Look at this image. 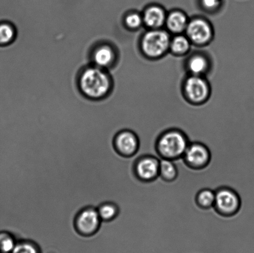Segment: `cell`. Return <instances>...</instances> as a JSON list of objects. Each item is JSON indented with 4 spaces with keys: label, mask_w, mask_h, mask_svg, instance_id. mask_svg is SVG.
Listing matches in <instances>:
<instances>
[{
    "label": "cell",
    "mask_w": 254,
    "mask_h": 253,
    "mask_svg": "<svg viewBox=\"0 0 254 253\" xmlns=\"http://www.w3.org/2000/svg\"><path fill=\"white\" fill-rule=\"evenodd\" d=\"M190 141L183 131L169 128L158 136L155 143L156 156L159 158L177 160L183 157Z\"/></svg>",
    "instance_id": "cell-1"
},
{
    "label": "cell",
    "mask_w": 254,
    "mask_h": 253,
    "mask_svg": "<svg viewBox=\"0 0 254 253\" xmlns=\"http://www.w3.org/2000/svg\"><path fill=\"white\" fill-rule=\"evenodd\" d=\"M171 39L170 33L167 30L148 29L140 41L142 53L149 59L161 58L169 52Z\"/></svg>",
    "instance_id": "cell-2"
},
{
    "label": "cell",
    "mask_w": 254,
    "mask_h": 253,
    "mask_svg": "<svg viewBox=\"0 0 254 253\" xmlns=\"http://www.w3.org/2000/svg\"><path fill=\"white\" fill-rule=\"evenodd\" d=\"M111 86L108 74L98 67L86 69L80 78V88L89 98H103L109 93Z\"/></svg>",
    "instance_id": "cell-3"
},
{
    "label": "cell",
    "mask_w": 254,
    "mask_h": 253,
    "mask_svg": "<svg viewBox=\"0 0 254 253\" xmlns=\"http://www.w3.org/2000/svg\"><path fill=\"white\" fill-rule=\"evenodd\" d=\"M183 90L187 100L195 105L205 103L211 94L210 84L204 76L189 75L184 81Z\"/></svg>",
    "instance_id": "cell-4"
},
{
    "label": "cell",
    "mask_w": 254,
    "mask_h": 253,
    "mask_svg": "<svg viewBox=\"0 0 254 253\" xmlns=\"http://www.w3.org/2000/svg\"><path fill=\"white\" fill-rule=\"evenodd\" d=\"M184 33L191 44L198 47L207 46L214 36L212 25L207 19L200 17L190 19Z\"/></svg>",
    "instance_id": "cell-5"
},
{
    "label": "cell",
    "mask_w": 254,
    "mask_h": 253,
    "mask_svg": "<svg viewBox=\"0 0 254 253\" xmlns=\"http://www.w3.org/2000/svg\"><path fill=\"white\" fill-rule=\"evenodd\" d=\"M241 199L236 191L229 187H220L215 191L213 208L223 216H231L240 209Z\"/></svg>",
    "instance_id": "cell-6"
},
{
    "label": "cell",
    "mask_w": 254,
    "mask_h": 253,
    "mask_svg": "<svg viewBox=\"0 0 254 253\" xmlns=\"http://www.w3.org/2000/svg\"><path fill=\"white\" fill-rule=\"evenodd\" d=\"M133 170L141 182H153L159 177V158L154 155H139L134 163Z\"/></svg>",
    "instance_id": "cell-7"
},
{
    "label": "cell",
    "mask_w": 254,
    "mask_h": 253,
    "mask_svg": "<svg viewBox=\"0 0 254 253\" xmlns=\"http://www.w3.org/2000/svg\"><path fill=\"white\" fill-rule=\"evenodd\" d=\"M189 167L201 170L209 164L211 153L207 146L200 142H190L183 157Z\"/></svg>",
    "instance_id": "cell-8"
},
{
    "label": "cell",
    "mask_w": 254,
    "mask_h": 253,
    "mask_svg": "<svg viewBox=\"0 0 254 253\" xmlns=\"http://www.w3.org/2000/svg\"><path fill=\"white\" fill-rule=\"evenodd\" d=\"M101 222L98 209L94 207H87L77 215L75 226L81 235L89 236L98 231Z\"/></svg>",
    "instance_id": "cell-9"
},
{
    "label": "cell",
    "mask_w": 254,
    "mask_h": 253,
    "mask_svg": "<svg viewBox=\"0 0 254 253\" xmlns=\"http://www.w3.org/2000/svg\"><path fill=\"white\" fill-rule=\"evenodd\" d=\"M114 146L121 155L130 157L138 152L139 148L138 136L133 131L124 130L117 134Z\"/></svg>",
    "instance_id": "cell-10"
},
{
    "label": "cell",
    "mask_w": 254,
    "mask_h": 253,
    "mask_svg": "<svg viewBox=\"0 0 254 253\" xmlns=\"http://www.w3.org/2000/svg\"><path fill=\"white\" fill-rule=\"evenodd\" d=\"M167 14L164 7L159 4H150L144 9L143 25L148 29H163L165 26Z\"/></svg>",
    "instance_id": "cell-11"
},
{
    "label": "cell",
    "mask_w": 254,
    "mask_h": 253,
    "mask_svg": "<svg viewBox=\"0 0 254 253\" xmlns=\"http://www.w3.org/2000/svg\"><path fill=\"white\" fill-rule=\"evenodd\" d=\"M189 20L185 12L180 9H174L167 14L165 22L167 31L174 35L184 34Z\"/></svg>",
    "instance_id": "cell-12"
},
{
    "label": "cell",
    "mask_w": 254,
    "mask_h": 253,
    "mask_svg": "<svg viewBox=\"0 0 254 253\" xmlns=\"http://www.w3.org/2000/svg\"><path fill=\"white\" fill-rule=\"evenodd\" d=\"M210 66L208 57L202 53L191 54L186 62L189 75L204 76L209 71Z\"/></svg>",
    "instance_id": "cell-13"
},
{
    "label": "cell",
    "mask_w": 254,
    "mask_h": 253,
    "mask_svg": "<svg viewBox=\"0 0 254 253\" xmlns=\"http://www.w3.org/2000/svg\"><path fill=\"white\" fill-rule=\"evenodd\" d=\"M191 46L192 44L186 34L174 35L171 37L169 52L175 56H185L190 51Z\"/></svg>",
    "instance_id": "cell-14"
},
{
    "label": "cell",
    "mask_w": 254,
    "mask_h": 253,
    "mask_svg": "<svg viewBox=\"0 0 254 253\" xmlns=\"http://www.w3.org/2000/svg\"><path fill=\"white\" fill-rule=\"evenodd\" d=\"M178 175V169L174 161L159 158V177L165 182L175 180Z\"/></svg>",
    "instance_id": "cell-15"
},
{
    "label": "cell",
    "mask_w": 254,
    "mask_h": 253,
    "mask_svg": "<svg viewBox=\"0 0 254 253\" xmlns=\"http://www.w3.org/2000/svg\"><path fill=\"white\" fill-rule=\"evenodd\" d=\"M115 54L111 47L104 46L99 47L94 54V60L97 66L106 67L113 63Z\"/></svg>",
    "instance_id": "cell-16"
},
{
    "label": "cell",
    "mask_w": 254,
    "mask_h": 253,
    "mask_svg": "<svg viewBox=\"0 0 254 253\" xmlns=\"http://www.w3.org/2000/svg\"><path fill=\"white\" fill-rule=\"evenodd\" d=\"M215 201V192L209 188H203L200 190L195 197L196 204L205 209L213 207Z\"/></svg>",
    "instance_id": "cell-17"
},
{
    "label": "cell",
    "mask_w": 254,
    "mask_h": 253,
    "mask_svg": "<svg viewBox=\"0 0 254 253\" xmlns=\"http://www.w3.org/2000/svg\"><path fill=\"white\" fill-rule=\"evenodd\" d=\"M98 211L103 221H109L118 215L119 209L113 202H104L98 208Z\"/></svg>",
    "instance_id": "cell-18"
},
{
    "label": "cell",
    "mask_w": 254,
    "mask_h": 253,
    "mask_svg": "<svg viewBox=\"0 0 254 253\" xmlns=\"http://www.w3.org/2000/svg\"><path fill=\"white\" fill-rule=\"evenodd\" d=\"M16 244L13 235L7 232H0V253H12Z\"/></svg>",
    "instance_id": "cell-19"
},
{
    "label": "cell",
    "mask_w": 254,
    "mask_h": 253,
    "mask_svg": "<svg viewBox=\"0 0 254 253\" xmlns=\"http://www.w3.org/2000/svg\"><path fill=\"white\" fill-rule=\"evenodd\" d=\"M12 253H42V252L36 243L29 240H21L17 242Z\"/></svg>",
    "instance_id": "cell-20"
},
{
    "label": "cell",
    "mask_w": 254,
    "mask_h": 253,
    "mask_svg": "<svg viewBox=\"0 0 254 253\" xmlns=\"http://www.w3.org/2000/svg\"><path fill=\"white\" fill-rule=\"evenodd\" d=\"M15 31L13 27L7 23L0 24V46H5L13 41Z\"/></svg>",
    "instance_id": "cell-21"
},
{
    "label": "cell",
    "mask_w": 254,
    "mask_h": 253,
    "mask_svg": "<svg viewBox=\"0 0 254 253\" xmlns=\"http://www.w3.org/2000/svg\"><path fill=\"white\" fill-rule=\"evenodd\" d=\"M199 6L203 11L214 13L222 7L223 0H198Z\"/></svg>",
    "instance_id": "cell-22"
},
{
    "label": "cell",
    "mask_w": 254,
    "mask_h": 253,
    "mask_svg": "<svg viewBox=\"0 0 254 253\" xmlns=\"http://www.w3.org/2000/svg\"><path fill=\"white\" fill-rule=\"evenodd\" d=\"M125 22L129 29H138L143 25L142 14L137 12H130L126 17Z\"/></svg>",
    "instance_id": "cell-23"
},
{
    "label": "cell",
    "mask_w": 254,
    "mask_h": 253,
    "mask_svg": "<svg viewBox=\"0 0 254 253\" xmlns=\"http://www.w3.org/2000/svg\"></svg>",
    "instance_id": "cell-24"
}]
</instances>
